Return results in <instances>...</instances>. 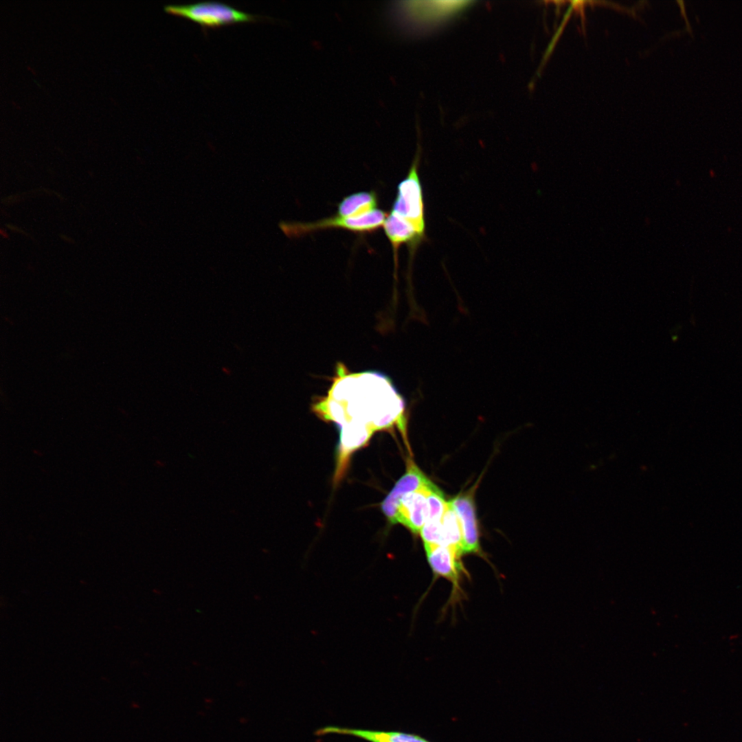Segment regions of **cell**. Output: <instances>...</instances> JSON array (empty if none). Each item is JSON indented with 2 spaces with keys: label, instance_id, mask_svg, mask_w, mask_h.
I'll list each match as a JSON object with an SVG mask.
<instances>
[{
  "label": "cell",
  "instance_id": "obj_1",
  "mask_svg": "<svg viewBox=\"0 0 742 742\" xmlns=\"http://www.w3.org/2000/svg\"><path fill=\"white\" fill-rule=\"evenodd\" d=\"M325 397L318 398L313 411L341 427L354 425L373 433L396 425L406 438L405 401L390 379L379 372H348L339 364Z\"/></svg>",
  "mask_w": 742,
  "mask_h": 742
},
{
  "label": "cell",
  "instance_id": "obj_2",
  "mask_svg": "<svg viewBox=\"0 0 742 742\" xmlns=\"http://www.w3.org/2000/svg\"><path fill=\"white\" fill-rule=\"evenodd\" d=\"M164 9L170 14L186 18L199 24L205 34L208 29L269 19L268 17L247 13L228 4L213 1L166 5Z\"/></svg>",
  "mask_w": 742,
  "mask_h": 742
},
{
  "label": "cell",
  "instance_id": "obj_3",
  "mask_svg": "<svg viewBox=\"0 0 742 742\" xmlns=\"http://www.w3.org/2000/svg\"><path fill=\"white\" fill-rule=\"evenodd\" d=\"M418 148L406 177L398 183L391 212L412 224L425 235V206L423 188L418 175Z\"/></svg>",
  "mask_w": 742,
  "mask_h": 742
},
{
  "label": "cell",
  "instance_id": "obj_4",
  "mask_svg": "<svg viewBox=\"0 0 742 742\" xmlns=\"http://www.w3.org/2000/svg\"><path fill=\"white\" fill-rule=\"evenodd\" d=\"M387 216L385 212L376 209L358 217H342L337 215L315 222L282 221L279 227L289 238L300 237L327 228H342L355 233L363 234L374 232L382 227Z\"/></svg>",
  "mask_w": 742,
  "mask_h": 742
},
{
  "label": "cell",
  "instance_id": "obj_5",
  "mask_svg": "<svg viewBox=\"0 0 742 742\" xmlns=\"http://www.w3.org/2000/svg\"><path fill=\"white\" fill-rule=\"evenodd\" d=\"M431 482L411 459L407 462L405 473L397 481L381 504V509L391 524H396L397 511L401 497L418 490Z\"/></svg>",
  "mask_w": 742,
  "mask_h": 742
},
{
  "label": "cell",
  "instance_id": "obj_6",
  "mask_svg": "<svg viewBox=\"0 0 742 742\" xmlns=\"http://www.w3.org/2000/svg\"><path fill=\"white\" fill-rule=\"evenodd\" d=\"M434 485L431 482L401 497L397 511L396 524L404 525L414 533H420L428 518L427 496Z\"/></svg>",
  "mask_w": 742,
  "mask_h": 742
},
{
  "label": "cell",
  "instance_id": "obj_7",
  "mask_svg": "<svg viewBox=\"0 0 742 742\" xmlns=\"http://www.w3.org/2000/svg\"><path fill=\"white\" fill-rule=\"evenodd\" d=\"M383 228L393 250L395 269L398 265V250L403 244L407 245L411 254H414L419 244L424 240L425 235L419 232L409 222L390 212L387 214Z\"/></svg>",
  "mask_w": 742,
  "mask_h": 742
},
{
  "label": "cell",
  "instance_id": "obj_8",
  "mask_svg": "<svg viewBox=\"0 0 742 742\" xmlns=\"http://www.w3.org/2000/svg\"><path fill=\"white\" fill-rule=\"evenodd\" d=\"M449 502L460 524L463 553L477 552L480 550L479 532L472 495H459Z\"/></svg>",
  "mask_w": 742,
  "mask_h": 742
},
{
  "label": "cell",
  "instance_id": "obj_9",
  "mask_svg": "<svg viewBox=\"0 0 742 742\" xmlns=\"http://www.w3.org/2000/svg\"><path fill=\"white\" fill-rule=\"evenodd\" d=\"M428 562L433 572L458 585L460 575L463 572L460 557L461 554L451 548L424 543Z\"/></svg>",
  "mask_w": 742,
  "mask_h": 742
},
{
  "label": "cell",
  "instance_id": "obj_10",
  "mask_svg": "<svg viewBox=\"0 0 742 742\" xmlns=\"http://www.w3.org/2000/svg\"><path fill=\"white\" fill-rule=\"evenodd\" d=\"M332 733L352 735L370 742H430L419 735L401 732H384L335 726H328L317 731V735Z\"/></svg>",
  "mask_w": 742,
  "mask_h": 742
},
{
  "label": "cell",
  "instance_id": "obj_11",
  "mask_svg": "<svg viewBox=\"0 0 742 742\" xmlns=\"http://www.w3.org/2000/svg\"><path fill=\"white\" fill-rule=\"evenodd\" d=\"M377 195L374 191H363L345 196L337 205V214L342 217H358L377 208Z\"/></svg>",
  "mask_w": 742,
  "mask_h": 742
},
{
  "label": "cell",
  "instance_id": "obj_12",
  "mask_svg": "<svg viewBox=\"0 0 742 742\" xmlns=\"http://www.w3.org/2000/svg\"><path fill=\"white\" fill-rule=\"evenodd\" d=\"M442 545L463 554L462 535L457 514L449 501L442 518Z\"/></svg>",
  "mask_w": 742,
  "mask_h": 742
},
{
  "label": "cell",
  "instance_id": "obj_13",
  "mask_svg": "<svg viewBox=\"0 0 742 742\" xmlns=\"http://www.w3.org/2000/svg\"><path fill=\"white\" fill-rule=\"evenodd\" d=\"M429 514L427 521H440L447 510L449 502H446L443 493L434 485L428 496Z\"/></svg>",
  "mask_w": 742,
  "mask_h": 742
}]
</instances>
